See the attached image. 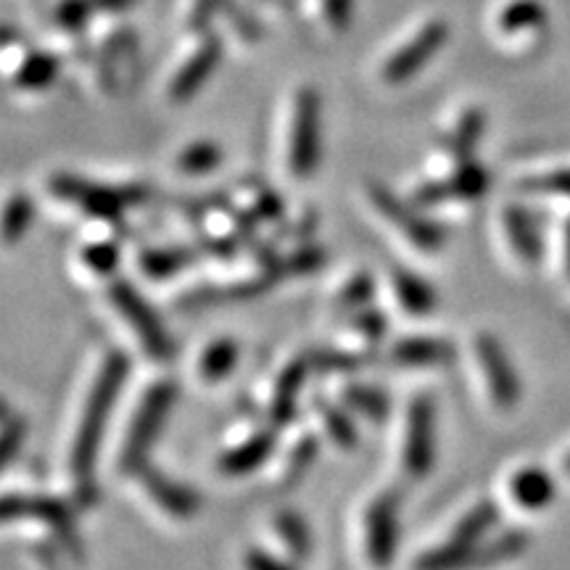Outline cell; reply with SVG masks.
<instances>
[{
  "label": "cell",
  "mask_w": 570,
  "mask_h": 570,
  "mask_svg": "<svg viewBox=\"0 0 570 570\" xmlns=\"http://www.w3.org/2000/svg\"><path fill=\"white\" fill-rule=\"evenodd\" d=\"M127 375H130V360L119 352L106 354L101 370H98L88 391V399H85L82 415L77 420L69 449V473L75 481V499L80 508H90L92 499H96L98 449H101L106 423H109L114 402H117Z\"/></svg>",
  "instance_id": "cell-1"
},
{
  "label": "cell",
  "mask_w": 570,
  "mask_h": 570,
  "mask_svg": "<svg viewBox=\"0 0 570 570\" xmlns=\"http://www.w3.org/2000/svg\"><path fill=\"white\" fill-rule=\"evenodd\" d=\"M175 399L177 386L173 381H159L151 389L142 391L138 410L132 412L130 428H127L117 454L119 473H138L140 468L148 465V452L156 444V436L161 433L169 410L175 407Z\"/></svg>",
  "instance_id": "cell-2"
},
{
  "label": "cell",
  "mask_w": 570,
  "mask_h": 570,
  "mask_svg": "<svg viewBox=\"0 0 570 570\" xmlns=\"http://www.w3.org/2000/svg\"><path fill=\"white\" fill-rule=\"evenodd\" d=\"M48 188L56 198L77 206L82 214L98 223H117L127 206L146 202V185H104L85 180L80 175L59 173L48 180Z\"/></svg>",
  "instance_id": "cell-3"
},
{
  "label": "cell",
  "mask_w": 570,
  "mask_h": 570,
  "mask_svg": "<svg viewBox=\"0 0 570 570\" xmlns=\"http://www.w3.org/2000/svg\"><path fill=\"white\" fill-rule=\"evenodd\" d=\"M3 510V523L13 520H38L51 531V537L59 544V550L75 562L85 560V544L77 533L75 515L61 499L48 494H9L0 504Z\"/></svg>",
  "instance_id": "cell-4"
},
{
  "label": "cell",
  "mask_w": 570,
  "mask_h": 570,
  "mask_svg": "<svg viewBox=\"0 0 570 570\" xmlns=\"http://www.w3.org/2000/svg\"><path fill=\"white\" fill-rule=\"evenodd\" d=\"M323 156V104L315 88H302L294 96L288 132V173L306 180L317 173Z\"/></svg>",
  "instance_id": "cell-5"
},
{
  "label": "cell",
  "mask_w": 570,
  "mask_h": 570,
  "mask_svg": "<svg viewBox=\"0 0 570 570\" xmlns=\"http://www.w3.org/2000/svg\"><path fill=\"white\" fill-rule=\"evenodd\" d=\"M109 302L114 309L119 312V317L132 327L142 352L151 354L156 362H167L169 356H173V338L164 331L159 315L142 302V296L135 291V285L127 281H114L109 288Z\"/></svg>",
  "instance_id": "cell-6"
},
{
  "label": "cell",
  "mask_w": 570,
  "mask_h": 570,
  "mask_svg": "<svg viewBox=\"0 0 570 570\" xmlns=\"http://www.w3.org/2000/svg\"><path fill=\"white\" fill-rule=\"evenodd\" d=\"M367 198H370V204H373V209L381 214V217L386 219V223L394 227L399 235H404L412 246L420 248V252L433 254L444 246V240H446L444 230H441L433 219L423 217V214H417L412 206L404 204L402 198H396L386 188V185L370 183Z\"/></svg>",
  "instance_id": "cell-7"
},
{
  "label": "cell",
  "mask_w": 570,
  "mask_h": 570,
  "mask_svg": "<svg viewBox=\"0 0 570 570\" xmlns=\"http://www.w3.org/2000/svg\"><path fill=\"white\" fill-rule=\"evenodd\" d=\"M436 460V407L428 394L412 396L407 407V425H404L402 462L410 479H425Z\"/></svg>",
  "instance_id": "cell-8"
},
{
  "label": "cell",
  "mask_w": 570,
  "mask_h": 570,
  "mask_svg": "<svg viewBox=\"0 0 570 570\" xmlns=\"http://www.w3.org/2000/svg\"><path fill=\"white\" fill-rule=\"evenodd\" d=\"M449 38V24L444 19H431L425 21L412 38L399 46L394 53L389 56L383 63L381 77L386 85H402L412 80L420 69H425V63L436 56Z\"/></svg>",
  "instance_id": "cell-9"
},
{
  "label": "cell",
  "mask_w": 570,
  "mask_h": 570,
  "mask_svg": "<svg viewBox=\"0 0 570 570\" xmlns=\"http://www.w3.org/2000/svg\"><path fill=\"white\" fill-rule=\"evenodd\" d=\"M473 352L475 362H479L483 373V381H487L491 402L497 404V410H515L520 402V381L515 367H512L510 362V354L504 352L499 338L491 336V333H479L473 341Z\"/></svg>",
  "instance_id": "cell-10"
},
{
  "label": "cell",
  "mask_w": 570,
  "mask_h": 570,
  "mask_svg": "<svg viewBox=\"0 0 570 570\" xmlns=\"http://www.w3.org/2000/svg\"><path fill=\"white\" fill-rule=\"evenodd\" d=\"M399 547V499L381 494L367 504L365 512V554L370 566L386 570L396 558Z\"/></svg>",
  "instance_id": "cell-11"
},
{
  "label": "cell",
  "mask_w": 570,
  "mask_h": 570,
  "mask_svg": "<svg viewBox=\"0 0 570 570\" xmlns=\"http://www.w3.org/2000/svg\"><path fill=\"white\" fill-rule=\"evenodd\" d=\"M489 190V173L473 159L460 161L441 180L425 183L415 190V202L423 206H433L441 202H475Z\"/></svg>",
  "instance_id": "cell-12"
},
{
  "label": "cell",
  "mask_w": 570,
  "mask_h": 570,
  "mask_svg": "<svg viewBox=\"0 0 570 570\" xmlns=\"http://www.w3.org/2000/svg\"><path fill=\"white\" fill-rule=\"evenodd\" d=\"M219 59H223V42H219V38H214V35H206L194 51H190V56H185V61L177 67L173 80H169V98L175 104L190 101L204 88V82L214 75Z\"/></svg>",
  "instance_id": "cell-13"
},
{
  "label": "cell",
  "mask_w": 570,
  "mask_h": 570,
  "mask_svg": "<svg viewBox=\"0 0 570 570\" xmlns=\"http://www.w3.org/2000/svg\"><path fill=\"white\" fill-rule=\"evenodd\" d=\"M140 487L151 497V502L159 508L161 512H167L169 518L175 520H190L198 515V508H202V499L194 489H188L185 483L169 479L164 475L161 470H156L151 465L140 468Z\"/></svg>",
  "instance_id": "cell-14"
},
{
  "label": "cell",
  "mask_w": 570,
  "mask_h": 570,
  "mask_svg": "<svg viewBox=\"0 0 570 570\" xmlns=\"http://www.w3.org/2000/svg\"><path fill=\"white\" fill-rule=\"evenodd\" d=\"M454 346L444 338L433 336H407L399 338L389 348V362L396 367L407 370H425V367H441L452 362Z\"/></svg>",
  "instance_id": "cell-15"
},
{
  "label": "cell",
  "mask_w": 570,
  "mask_h": 570,
  "mask_svg": "<svg viewBox=\"0 0 570 570\" xmlns=\"http://www.w3.org/2000/svg\"><path fill=\"white\" fill-rule=\"evenodd\" d=\"M275 431H256L254 436L240 441L238 446H230L227 452L219 454L217 470L227 479H240V475L254 473L275 452Z\"/></svg>",
  "instance_id": "cell-16"
},
{
  "label": "cell",
  "mask_w": 570,
  "mask_h": 570,
  "mask_svg": "<svg viewBox=\"0 0 570 570\" xmlns=\"http://www.w3.org/2000/svg\"><path fill=\"white\" fill-rule=\"evenodd\" d=\"M309 370V356H296V360H291L288 365L281 370V375H277L273 396H269V420H273L277 428L294 420L298 394H302Z\"/></svg>",
  "instance_id": "cell-17"
},
{
  "label": "cell",
  "mask_w": 570,
  "mask_h": 570,
  "mask_svg": "<svg viewBox=\"0 0 570 570\" xmlns=\"http://www.w3.org/2000/svg\"><path fill=\"white\" fill-rule=\"evenodd\" d=\"M502 227H504V238L512 248V254L518 256L523 265H539L541 262V238H539V227L533 223V217L523 206L518 204H508L502 209Z\"/></svg>",
  "instance_id": "cell-18"
},
{
  "label": "cell",
  "mask_w": 570,
  "mask_h": 570,
  "mask_svg": "<svg viewBox=\"0 0 570 570\" xmlns=\"http://www.w3.org/2000/svg\"><path fill=\"white\" fill-rule=\"evenodd\" d=\"M554 494H558V489H554V479L544 468L529 465V468H520L518 473H512L510 497L520 510L525 512L547 510L554 502Z\"/></svg>",
  "instance_id": "cell-19"
},
{
  "label": "cell",
  "mask_w": 570,
  "mask_h": 570,
  "mask_svg": "<svg viewBox=\"0 0 570 570\" xmlns=\"http://www.w3.org/2000/svg\"><path fill=\"white\" fill-rule=\"evenodd\" d=\"M391 288H394L396 304L412 317L431 315L439 304L436 288H433L425 277L412 273V269L396 267L394 273H391Z\"/></svg>",
  "instance_id": "cell-20"
},
{
  "label": "cell",
  "mask_w": 570,
  "mask_h": 570,
  "mask_svg": "<svg viewBox=\"0 0 570 570\" xmlns=\"http://www.w3.org/2000/svg\"><path fill=\"white\" fill-rule=\"evenodd\" d=\"M494 24L499 35H504V38L539 32L547 27V9L539 0H508V3L499 6Z\"/></svg>",
  "instance_id": "cell-21"
},
{
  "label": "cell",
  "mask_w": 570,
  "mask_h": 570,
  "mask_svg": "<svg viewBox=\"0 0 570 570\" xmlns=\"http://www.w3.org/2000/svg\"><path fill=\"white\" fill-rule=\"evenodd\" d=\"M61 63L53 53L48 51H35V53H24L21 61L17 63V69L11 71V82L17 90L24 92H38L51 88L59 77Z\"/></svg>",
  "instance_id": "cell-22"
},
{
  "label": "cell",
  "mask_w": 570,
  "mask_h": 570,
  "mask_svg": "<svg viewBox=\"0 0 570 570\" xmlns=\"http://www.w3.org/2000/svg\"><path fill=\"white\" fill-rule=\"evenodd\" d=\"M315 415L320 420V425H323L325 436L331 439L338 449H344V452H354V449L360 446V431H356L352 417H348V412L341 407V404L331 402V399L325 396H317Z\"/></svg>",
  "instance_id": "cell-23"
},
{
  "label": "cell",
  "mask_w": 570,
  "mask_h": 570,
  "mask_svg": "<svg viewBox=\"0 0 570 570\" xmlns=\"http://www.w3.org/2000/svg\"><path fill=\"white\" fill-rule=\"evenodd\" d=\"M531 539L525 537L523 531H504L499 533V537L489 539L487 544L475 547V554H473V570H483V568H494V566H504V562L510 560H518L520 554L529 550Z\"/></svg>",
  "instance_id": "cell-24"
},
{
  "label": "cell",
  "mask_w": 570,
  "mask_h": 570,
  "mask_svg": "<svg viewBox=\"0 0 570 570\" xmlns=\"http://www.w3.org/2000/svg\"><path fill=\"white\" fill-rule=\"evenodd\" d=\"M499 523V508L494 499H481L479 504H473L465 515L458 520V525L452 529V541H458V544H465V547H479L483 537L491 529H497Z\"/></svg>",
  "instance_id": "cell-25"
},
{
  "label": "cell",
  "mask_w": 570,
  "mask_h": 570,
  "mask_svg": "<svg viewBox=\"0 0 570 570\" xmlns=\"http://www.w3.org/2000/svg\"><path fill=\"white\" fill-rule=\"evenodd\" d=\"M273 529L277 533V539L283 541V547L296 562H304L312 558V533L302 512L288 510V508L277 510L273 518Z\"/></svg>",
  "instance_id": "cell-26"
},
{
  "label": "cell",
  "mask_w": 570,
  "mask_h": 570,
  "mask_svg": "<svg viewBox=\"0 0 570 570\" xmlns=\"http://www.w3.org/2000/svg\"><path fill=\"white\" fill-rule=\"evenodd\" d=\"M341 402H344L348 410L360 412V415L370 420L373 425L386 423L391 412L389 396L383 394L381 389L370 386V383H346V386L341 389Z\"/></svg>",
  "instance_id": "cell-27"
},
{
  "label": "cell",
  "mask_w": 570,
  "mask_h": 570,
  "mask_svg": "<svg viewBox=\"0 0 570 570\" xmlns=\"http://www.w3.org/2000/svg\"><path fill=\"white\" fill-rule=\"evenodd\" d=\"M483 127H487V114H483L481 109H475V106L473 109H465L460 114L454 130L444 138L446 151L452 154L458 161L473 159V148L479 146Z\"/></svg>",
  "instance_id": "cell-28"
},
{
  "label": "cell",
  "mask_w": 570,
  "mask_h": 570,
  "mask_svg": "<svg viewBox=\"0 0 570 570\" xmlns=\"http://www.w3.org/2000/svg\"><path fill=\"white\" fill-rule=\"evenodd\" d=\"M196 262L194 252H185V248H146L138 256L140 273L151 281H169V277L180 275L185 267H190Z\"/></svg>",
  "instance_id": "cell-29"
},
{
  "label": "cell",
  "mask_w": 570,
  "mask_h": 570,
  "mask_svg": "<svg viewBox=\"0 0 570 570\" xmlns=\"http://www.w3.org/2000/svg\"><path fill=\"white\" fill-rule=\"evenodd\" d=\"M235 365H238V344L223 336L206 344L202 356H198V375L212 386V383H223L233 373Z\"/></svg>",
  "instance_id": "cell-30"
},
{
  "label": "cell",
  "mask_w": 570,
  "mask_h": 570,
  "mask_svg": "<svg viewBox=\"0 0 570 570\" xmlns=\"http://www.w3.org/2000/svg\"><path fill=\"white\" fill-rule=\"evenodd\" d=\"M475 547L458 544V541L446 539L444 544L431 547L423 554H417L415 570H473Z\"/></svg>",
  "instance_id": "cell-31"
},
{
  "label": "cell",
  "mask_w": 570,
  "mask_h": 570,
  "mask_svg": "<svg viewBox=\"0 0 570 570\" xmlns=\"http://www.w3.org/2000/svg\"><path fill=\"white\" fill-rule=\"evenodd\" d=\"M223 159H225V151L219 142L194 140L190 146L183 148L175 164H177V169H180V175L204 177V175H212L214 169L223 164Z\"/></svg>",
  "instance_id": "cell-32"
},
{
  "label": "cell",
  "mask_w": 570,
  "mask_h": 570,
  "mask_svg": "<svg viewBox=\"0 0 570 570\" xmlns=\"http://www.w3.org/2000/svg\"><path fill=\"white\" fill-rule=\"evenodd\" d=\"M320 454V444L312 433H302L294 444H291L288 454L283 460V470H281V483L283 487H294V483L302 479V475L315 465Z\"/></svg>",
  "instance_id": "cell-33"
},
{
  "label": "cell",
  "mask_w": 570,
  "mask_h": 570,
  "mask_svg": "<svg viewBox=\"0 0 570 570\" xmlns=\"http://www.w3.org/2000/svg\"><path fill=\"white\" fill-rule=\"evenodd\" d=\"M35 219V204L27 194H13L6 204V214H3V240L6 246L19 244L24 238L27 230H30Z\"/></svg>",
  "instance_id": "cell-34"
},
{
  "label": "cell",
  "mask_w": 570,
  "mask_h": 570,
  "mask_svg": "<svg viewBox=\"0 0 570 570\" xmlns=\"http://www.w3.org/2000/svg\"><path fill=\"white\" fill-rule=\"evenodd\" d=\"M312 370L320 373H354L370 365V354L362 352H338V348H317L309 354Z\"/></svg>",
  "instance_id": "cell-35"
},
{
  "label": "cell",
  "mask_w": 570,
  "mask_h": 570,
  "mask_svg": "<svg viewBox=\"0 0 570 570\" xmlns=\"http://www.w3.org/2000/svg\"><path fill=\"white\" fill-rule=\"evenodd\" d=\"M375 296V281L370 273H354L348 281L341 285V291L336 294V309L341 312H360L373 302Z\"/></svg>",
  "instance_id": "cell-36"
},
{
  "label": "cell",
  "mask_w": 570,
  "mask_h": 570,
  "mask_svg": "<svg viewBox=\"0 0 570 570\" xmlns=\"http://www.w3.org/2000/svg\"><path fill=\"white\" fill-rule=\"evenodd\" d=\"M80 259L88 273L96 277H111L119 267V246L114 240H92V244L82 246Z\"/></svg>",
  "instance_id": "cell-37"
},
{
  "label": "cell",
  "mask_w": 570,
  "mask_h": 570,
  "mask_svg": "<svg viewBox=\"0 0 570 570\" xmlns=\"http://www.w3.org/2000/svg\"><path fill=\"white\" fill-rule=\"evenodd\" d=\"M348 327H352V333H356L362 341H367V344H377V341H383L389 331V320L383 312L377 309H360L354 312V317H348Z\"/></svg>",
  "instance_id": "cell-38"
},
{
  "label": "cell",
  "mask_w": 570,
  "mask_h": 570,
  "mask_svg": "<svg viewBox=\"0 0 570 570\" xmlns=\"http://www.w3.org/2000/svg\"><path fill=\"white\" fill-rule=\"evenodd\" d=\"M325 252L320 246H306L302 252L291 254L288 259H281V267H277V277H294V275H309L315 273L317 267H323Z\"/></svg>",
  "instance_id": "cell-39"
},
{
  "label": "cell",
  "mask_w": 570,
  "mask_h": 570,
  "mask_svg": "<svg viewBox=\"0 0 570 570\" xmlns=\"http://www.w3.org/2000/svg\"><path fill=\"white\" fill-rule=\"evenodd\" d=\"M24 439H27V420L19 415H9V412H6L3 436H0V449H3V468H9L11 462L17 460L21 446H24Z\"/></svg>",
  "instance_id": "cell-40"
},
{
  "label": "cell",
  "mask_w": 570,
  "mask_h": 570,
  "mask_svg": "<svg viewBox=\"0 0 570 570\" xmlns=\"http://www.w3.org/2000/svg\"><path fill=\"white\" fill-rule=\"evenodd\" d=\"M92 13L96 11H92L90 0H63L59 13H56V21H59L63 32H80Z\"/></svg>",
  "instance_id": "cell-41"
},
{
  "label": "cell",
  "mask_w": 570,
  "mask_h": 570,
  "mask_svg": "<svg viewBox=\"0 0 570 570\" xmlns=\"http://www.w3.org/2000/svg\"><path fill=\"white\" fill-rule=\"evenodd\" d=\"M525 188L533 190V194L570 198V169H558V173L533 177V180L525 183Z\"/></svg>",
  "instance_id": "cell-42"
},
{
  "label": "cell",
  "mask_w": 570,
  "mask_h": 570,
  "mask_svg": "<svg viewBox=\"0 0 570 570\" xmlns=\"http://www.w3.org/2000/svg\"><path fill=\"white\" fill-rule=\"evenodd\" d=\"M283 198L275 194V190L269 188H256L254 190V212L259 219H269V223H277V219H283Z\"/></svg>",
  "instance_id": "cell-43"
},
{
  "label": "cell",
  "mask_w": 570,
  "mask_h": 570,
  "mask_svg": "<svg viewBox=\"0 0 570 570\" xmlns=\"http://www.w3.org/2000/svg\"><path fill=\"white\" fill-rule=\"evenodd\" d=\"M244 570H298V568L294 562L262 550V547H252V550L244 552Z\"/></svg>",
  "instance_id": "cell-44"
},
{
  "label": "cell",
  "mask_w": 570,
  "mask_h": 570,
  "mask_svg": "<svg viewBox=\"0 0 570 570\" xmlns=\"http://www.w3.org/2000/svg\"><path fill=\"white\" fill-rule=\"evenodd\" d=\"M35 560L40 562L42 570H61V550H53L51 544H32Z\"/></svg>",
  "instance_id": "cell-45"
},
{
  "label": "cell",
  "mask_w": 570,
  "mask_h": 570,
  "mask_svg": "<svg viewBox=\"0 0 570 570\" xmlns=\"http://www.w3.org/2000/svg\"><path fill=\"white\" fill-rule=\"evenodd\" d=\"M135 0H90L92 11H106V13H122L130 9Z\"/></svg>",
  "instance_id": "cell-46"
},
{
  "label": "cell",
  "mask_w": 570,
  "mask_h": 570,
  "mask_svg": "<svg viewBox=\"0 0 570 570\" xmlns=\"http://www.w3.org/2000/svg\"><path fill=\"white\" fill-rule=\"evenodd\" d=\"M566 262H568V269H570V219L566 225Z\"/></svg>",
  "instance_id": "cell-47"
},
{
  "label": "cell",
  "mask_w": 570,
  "mask_h": 570,
  "mask_svg": "<svg viewBox=\"0 0 570 570\" xmlns=\"http://www.w3.org/2000/svg\"><path fill=\"white\" fill-rule=\"evenodd\" d=\"M562 470H566V473L570 475V454L566 458V462H562Z\"/></svg>",
  "instance_id": "cell-48"
}]
</instances>
